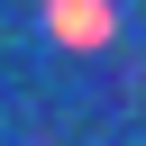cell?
I'll return each mask as SVG.
<instances>
[{"label":"cell","instance_id":"obj_1","mask_svg":"<svg viewBox=\"0 0 146 146\" xmlns=\"http://www.w3.org/2000/svg\"><path fill=\"white\" fill-rule=\"evenodd\" d=\"M55 18H64V36H73V46H91V36H100V0H55Z\"/></svg>","mask_w":146,"mask_h":146}]
</instances>
